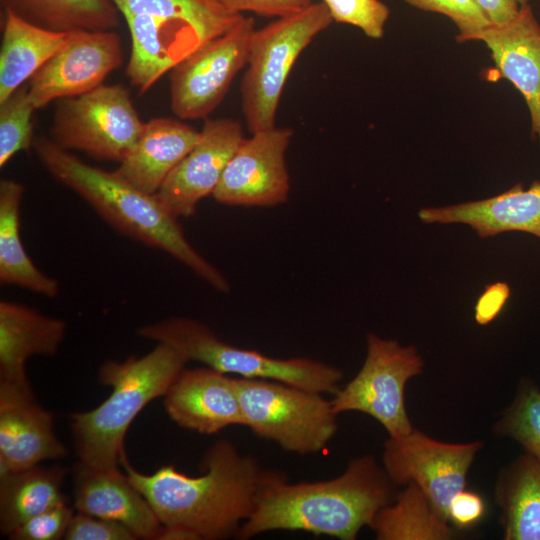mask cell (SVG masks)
Returning a JSON list of instances; mask_svg holds the SVG:
<instances>
[{"instance_id":"cell-1","label":"cell","mask_w":540,"mask_h":540,"mask_svg":"<svg viewBox=\"0 0 540 540\" xmlns=\"http://www.w3.org/2000/svg\"><path fill=\"white\" fill-rule=\"evenodd\" d=\"M203 474L192 477L165 465L152 474L135 470L124 453L121 465L146 498L159 522L186 531L192 540L236 536L252 515L268 470L226 439L216 441L202 459Z\"/></svg>"},{"instance_id":"cell-2","label":"cell","mask_w":540,"mask_h":540,"mask_svg":"<svg viewBox=\"0 0 540 540\" xmlns=\"http://www.w3.org/2000/svg\"><path fill=\"white\" fill-rule=\"evenodd\" d=\"M395 487L372 455L351 459L342 474L322 481L290 483L284 473L268 470L256 507L236 537L287 530L354 540L394 501Z\"/></svg>"},{"instance_id":"cell-3","label":"cell","mask_w":540,"mask_h":540,"mask_svg":"<svg viewBox=\"0 0 540 540\" xmlns=\"http://www.w3.org/2000/svg\"><path fill=\"white\" fill-rule=\"evenodd\" d=\"M33 147L45 169L85 199L116 230L166 252L215 290L229 292L227 278L190 244L178 218L156 194L138 189L116 171L83 162L51 139L37 138Z\"/></svg>"},{"instance_id":"cell-4","label":"cell","mask_w":540,"mask_h":540,"mask_svg":"<svg viewBox=\"0 0 540 540\" xmlns=\"http://www.w3.org/2000/svg\"><path fill=\"white\" fill-rule=\"evenodd\" d=\"M186 362L164 343L141 357L104 362L98 379L112 392L96 408L70 416L78 461L94 468L118 469L129 426L148 403L165 395Z\"/></svg>"},{"instance_id":"cell-5","label":"cell","mask_w":540,"mask_h":540,"mask_svg":"<svg viewBox=\"0 0 540 540\" xmlns=\"http://www.w3.org/2000/svg\"><path fill=\"white\" fill-rule=\"evenodd\" d=\"M112 1L131 36L126 75L141 94L244 16L229 11L218 0Z\"/></svg>"},{"instance_id":"cell-6","label":"cell","mask_w":540,"mask_h":540,"mask_svg":"<svg viewBox=\"0 0 540 540\" xmlns=\"http://www.w3.org/2000/svg\"><path fill=\"white\" fill-rule=\"evenodd\" d=\"M138 336L164 343L188 361L203 363L225 374L284 382L322 394L340 389L343 372L336 366L307 357L275 358L233 346L205 324L186 317H170L142 325Z\"/></svg>"},{"instance_id":"cell-7","label":"cell","mask_w":540,"mask_h":540,"mask_svg":"<svg viewBox=\"0 0 540 540\" xmlns=\"http://www.w3.org/2000/svg\"><path fill=\"white\" fill-rule=\"evenodd\" d=\"M333 22L320 2L255 29L241 81V108L251 134L275 126L288 76L311 41Z\"/></svg>"},{"instance_id":"cell-8","label":"cell","mask_w":540,"mask_h":540,"mask_svg":"<svg viewBox=\"0 0 540 540\" xmlns=\"http://www.w3.org/2000/svg\"><path fill=\"white\" fill-rule=\"evenodd\" d=\"M244 426L297 454L323 451L338 430V415L322 393L284 382L235 378Z\"/></svg>"},{"instance_id":"cell-9","label":"cell","mask_w":540,"mask_h":540,"mask_svg":"<svg viewBox=\"0 0 540 540\" xmlns=\"http://www.w3.org/2000/svg\"><path fill=\"white\" fill-rule=\"evenodd\" d=\"M144 125L125 86L102 84L83 95L61 99L52 122V140L66 150L121 162Z\"/></svg>"},{"instance_id":"cell-10","label":"cell","mask_w":540,"mask_h":540,"mask_svg":"<svg viewBox=\"0 0 540 540\" xmlns=\"http://www.w3.org/2000/svg\"><path fill=\"white\" fill-rule=\"evenodd\" d=\"M423 368L415 346L370 333L361 369L334 394L332 406L337 414L358 411L371 416L389 436L405 435L414 428L406 411L405 387Z\"/></svg>"},{"instance_id":"cell-11","label":"cell","mask_w":540,"mask_h":540,"mask_svg":"<svg viewBox=\"0 0 540 540\" xmlns=\"http://www.w3.org/2000/svg\"><path fill=\"white\" fill-rule=\"evenodd\" d=\"M243 16L224 34L209 41L170 71V103L184 120L206 118L222 102L236 74L246 66L255 31Z\"/></svg>"},{"instance_id":"cell-12","label":"cell","mask_w":540,"mask_h":540,"mask_svg":"<svg viewBox=\"0 0 540 540\" xmlns=\"http://www.w3.org/2000/svg\"><path fill=\"white\" fill-rule=\"evenodd\" d=\"M482 447L480 441L441 442L413 428L405 435L389 436L384 443L382 466L396 486L417 485L448 520L449 503L465 489L469 469Z\"/></svg>"},{"instance_id":"cell-13","label":"cell","mask_w":540,"mask_h":540,"mask_svg":"<svg viewBox=\"0 0 540 540\" xmlns=\"http://www.w3.org/2000/svg\"><path fill=\"white\" fill-rule=\"evenodd\" d=\"M294 131L276 125L243 138L212 196L220 204L272 207L287 201L286 152Z\"/></svg>"},{"instance_id":"cell-14","label":"cell","mask_w":540,"mask_h":540,"mask_svg":"<svg viewBox=\"0 0 540 540\" xmlns=\"http://www.w3.org/2000/svg\"><path fill=\"white\" fill-rule=\"evenodd\" d=\"M123 63L121 39L113 30L69 32L64 43L30 78L35 109L56 99L83 95L100 85Z\"/></svg>"},{"instance_id":"cell-15","label":"cell","mask_w":540,"mask_h":540,"mask_svg":"<svg viewBox=\"0 0 540 540\" xmlns=\"http://www.w3.org/2000/svg\"><path fill=\"white\" fill-rule=\"evenodd\" d=\"M243 138L242 125L237 120L216 118L205 121L195 146L156 193L176 218L191 217L198 203L213 194Z\"/></svg>"},{"instance_id":"cell-16","label":"cell","mask_w":540,"mask_h":540,"mask_svg":"<svg viewBox=\"0 0 540 540\" xmlns=\"http://www.w3.org/2000/svg\"><path fill=\"white\" fill-rule=\"evenodd\" d=\"M66 454L53 415L37 403L31 388L0 383V477Z\"/></svg>"},{"instance_id":"cell-17","label":"cell","mask_w":540,"mask_h":540,"mask_svg":"<svg viewBox=\"0 0 540 540\" xmlns=\"http://www.w3.org/2000/svg\"><path fill=\"white\" fill-rule=\"evenodd\" d=\"M163 397L167 414L182 428L211 435L244 426L235 377L213 368L183 369Z\"/></svg>"},{"instance_id":"cell-18","label":"cell","mask_w":540,"mask_h":540,"mask_svg":"<svg viewBox=\"0 0 540 540\" xmlns=\"http://www.w3.org/2000/svg\"><path fill=\"white\" fill-rule=\"evenodd\" d=\"M476 41L485 43L498 71L522 94L540 145V24L529 3L509 22L486 27Z\"/></svg>"},{"instance_id":"cell-19","label":"cell","mask_w":540,"mask_h":540,"mask_svg":"<svg viewBox=\"0 0 540 540\" xmlns=\"http://www.w3.org/2000/svg\"><path fill=\"white\" fill-rule=\"evenodd\" d=\"M74 507L77 512L116 521L137 537L156 539L161 528L146 498L118 469L74 465Z\"/></svg>"},{"instance_id":"cell-20","label":"cell","mask_w":540,"mask_h":540,"mask_svg":"<svg viewBox=\"0 0 540 540\" xmlns=\"http://www.w3.org/2000/svg\"><path fill=\"white\" fill-rule=\"evenodd\" d=\"M418 216L424 223L469 225L481 238L518 231L540 239V181H533L527 189L517 183L482 200L425 207Z\"/></svg>"},{"instance_id":"cell-21","label":"cell","mask_w":540,"mask_h":540,"mask_svg":"<svg viewBox=\"0 0 540 540\" xmlns=\"http://www.w3.org/2000/svg\"><path fill=\"white\" fill-rule=\"evenodd\" d=\"M66 333L62 319L27 306L0 301V383L31 388L26 361L35 355H55Z\"/></svg>"},{"instance_id":"cell-22","label":"cell","mask_w":540,"mask_h":540,"mask_svg":"<svg viewBox=\"0 0 540 540\" xmlns=\"http://www.w3.org/2000/svg\"><path fill=\"white\" fill-rule=\"evenodd\" d=\"M200 131L166 117L146 122L116 173L138 189L156 194L173 169L192 150Z\"/></svg>"},{"instance_id":"cell-23","label":"cell","mask_w":540,"mask_h":540,"mask_svg":"<svg viewBox=\"0 0 540 540\" xmlns=\"http://www.w3.org/2000/svg\"><path fill=\"white\" fill-rule=\"evenodd\" d=\"M494 500L505 540H540V461L523 453L499 473Z\"/></svg>"},{"instance_id":"cell-24","label":"cell","mask_w":540,"mask_h":540,"mask_svg":"<svg viewBox=\"0 0 540 540\" xmlns=\"http://www.w3.org/2000/svg\"><path fill=\"white\" fill-rule=\"evenodd\" d=\"M2 27L0 103L30 80L68 35L34 25L10 11H4Z\"/></svg>"},{"instance_id":"cell-25","label":"cell","mask_w":540,"mask_h":540,"mask_svg":"<svg viewBox=\"0 0 540 540\" xmlns=\"http://www.w3.org/2000/svg\"><path fill=\"white\" fill-rule=\"evenodd\" d=\"M24 186L14 179L0 182V282L54 298L58 281L42 272L26 252L20 235Z\"/></svg>"},{"instance_id":"cell-26","label":"cell","mask_w":540,"mask_h":540,"mask_svg":"<svg viewBox=\"0 0 540 540\" xmlns=\"http://www.w3.org/2000/svg\"><path fill=\"white\" fill-rule=\"evenodd\" d=\"M61 467H33L0 477V530L9 537L30 518L66 503Z\"/></svg>"},{"instance_id":"cell-27","label":"cell","mask_w":540,"mask_h":540,"mask_svg":"<svg viewBox=\"0 0 540 540\" xmlns=\"http://www.w3.org/2000/svg\"><path fill=\"white\" fill-rule=\"evenodd\" d=\"M369 527L378 540H447L454 535L450 522L413 483L379 510Z\"/></svg>"},{"instance_id":"cell-28","label":"cell","mask_w":540,"mask_h":540,"mask_svg":"<svg viewBox=\"0 0 540 540\" xmlns=\"http://www.w3.org/2000/svg\"><path fill=\"white\" fill-rule=\"evenodd\" d=\"M10 11L39 27L57 31L113 30L119 10L112 0H1Z\"/></svg>"},{"instance_id":"cell-29","label":"cell","mask_w":540,"mask_h":540,"mask_svg":"<svg viewBox=\"0 0 540 540\" xmlns=\"http://www.w3.org/2000/svg\"><path fill=\"white\" fill-rule=\"evenodd\" d=\"M494 434L516 441L540 461V387L530 377L519 381L515 396L493 425Z\"/></svg>"},{"instance_id":"cell-30","label":"cell","mask_w":540,"mask_h":540,"mask_svg":"<svg viewBox=\"0 0 540 540\" xmlns=\"http://www.w3.org/2000/svg\"><path fill=\"white\" fill-rule=\"evenodd\" d=\"M36 110L28 86L22 85L0 103V167L18 152L33 146L31 117Z\"/></svg>"},{"instance_id":"cell-31","label":"cell","mask_w":540,"mask_h":540,"mask_svg":"<svg viewBox=\"0 0 540 540\" xmlns=\"http://www.w3.org/2000/svg\"><path fill=\"white\" fill-rule=\"evenodd\" d=\"M333 22L359 28L367 37L381 39L390 16L380 0H321Z\"/></svg>"},{"instance_id":"cell-32","label":"cell","mask_w":540,"mask_h":540,"mask_svg":"<svg viewBox=\"0 0 540 540\" xmlns=\"http://www.w3.org/2000/svg\"><path fill=\"white\" fill-rule=\"evenodd\" d=\"M408 5L444 15L458 29L457 42L476 41L479 33L492 23L476 0H403Z\"/></svg>"},{"instance_id":"cell-33","label":"cell","mask_w":540,"mask_h":540,"mask_svg":"<svg viewBox=\"0 0 540 540\" xmlns=\"http://www.w3.org/2000/svg\"><path fill=\"white\" fill-rule=\"evenodd\" d=\"M74 516L66 504L52 507L21 524L9 536L12 540H59L64 538Z\"/></svg>"},{"instance_id":"cell-34","label":"cell","mask_w":540,"mask_h":540,"mask_svg":"<svg viewBox=\"0 0 540 540\" xmlns=\"http://www.w3.org/2000/svg\"><path fill=\"white\" fill-rule=\"evenodd\" d=\"M66 540H135L138 537L122 523L77 512L65 533Z\"/></svg>"},{"instance_id":"cell-35","label":"cell","mask_w":540,"mask_h":540,"mask_svg":"<svg viewBox=\"0 0 540 540\" xmlns=\"http://www.w3.org/2000/svg\"><path fill=\"white\" fill-rule=\"evenodd\" d=\"M226 9L237 14L251 12L260 16L281 18L309 7L312 0H218Z\"/></svg>"},{"instance_id":"cell-36","label":"cell","mask_w":540,"mask_h":540,"mask_svg":"<svg viewBox=\"0 0 540 540\" xmlns=\"http://www.w3.org/2000/svg\"><path fill=\"white\" fill-rule=\"evenodd\" d=\"M447 513L448 520L453 526L467 529L482 519L485 513V504L480 495L463 489L453 496Z\"/></svg>"},{"instance_id":"cell-37","label":"cell","mask_w":540,"mask_h":540,"mask_svg":"<svg viewBox=\"0 0 540 540\" xmlns=\"http://www.w3.org/2000/svg\"><path fill=\"white\" fill-rule=\"evenodd\" d=\"M510 296L506 283L498 282L486 287L475 306V319L481 325L491 322L501 311Z\"/></svg>"},{"instance_id":"cell-38","label":"cell","mask_w":540,"mask_h":540,"mask_svg":"<svg viewBox=\"0 0 540 540\" xmlns=\"http://www.w3.org/2000/svg\"><path fill=\"white\" fill-rule=\"evenodd\" d=\"M488 19L493 24H504L512 20L519 12L516 0H476Z\"/></svg>"},{"instance_id":"cell-39","label":"cell","mask_w":540,"mask_h":540,"mask_svg":"<svg viewBox=\"0 0 540 540\" xmlns=\"http://www.w3.org/2000/svg\"><path fill=\"white\" fill-rule=\"evenodd\" d=\"M519 5L528 4L531 0H516Z\"/></svg>"}]
</instances>
